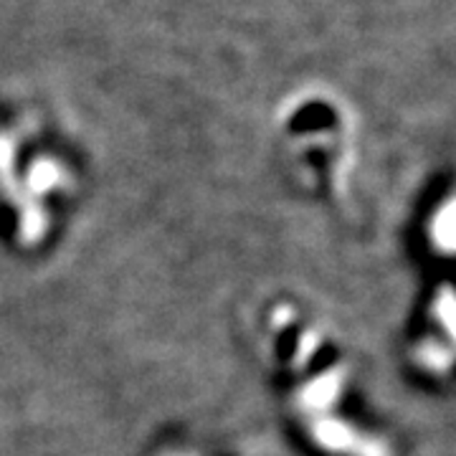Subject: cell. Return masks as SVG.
Instances as JSON below:
<instances>
[{
    "instance_id": "6da1fadb",
    "label": "cell",
    "mask_w": 456,
    "mask_h": 456,
    "mask_svg": "<svg viewBox=\"0 0 456 456\" xmlns=\"http://www.w3.org/2000/svg\"><path fill=\"white\" fill-rule=\"evenodd\" d=\"M261 347L299 436L325 456H388V444L345 413L353 368L345 347L317 314L277 302L264 314Z\"/></svg>"
},
{
    "instance_id": "7a4b0ae2",
    "label": "cell",
    "mask_w": 456,
    "mask_h": 456,
    "mask_svg": "<svg viewBox=\"0 0 456 456\" xmlns=\"http://www.w3.org/2000/svg\"><path fill=\"white\" fill-rule=\"evenodd\" d=\"M82 180L64 152L20 145L0 134V246L36 254L64 231L74 216Z\"/></svg>"
},
{
    "instance_id": "3957f363",
    "label": "cell",
    "mask_w": 456,
    "mask_h": 456,
    "mask_svg": "<svg viewBox=\"0 0 456 456\" xmlns=\"http://www.w3.org/2000/svg\"><path fill=\"white\" fill-rule=\"evenodd\" d=\"M155 456H216V454L203 452V449L196 446V444H173V446H165V449H160Z\"/></svg>"
}]
</instances>
